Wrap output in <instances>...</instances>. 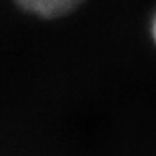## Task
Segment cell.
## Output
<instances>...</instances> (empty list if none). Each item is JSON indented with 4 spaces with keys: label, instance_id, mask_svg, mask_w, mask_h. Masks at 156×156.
I'll list each match as a JSON object with an SVG mask.
<instances>
[{
    "label": "cell",
    "instance_id": "1",
    "mask_svg": "<svg viewBox=\"0 0 156 156\" xmlns=\"http://www.w3.org/2000/svg\"><path fill=\"white\" fill-rule=\"evenodd\" d=\"M80 5L76 0H24L19 2V8L35 18L53 21L72 15Z\"/></svg>",
    "mask_w": 156,
    "mask_h": 156
},
{
    "label": "cell",
    "instance_id": "2",
    "mask_svg": "<svg viewBox=\"0 0 156 156\" xmlns=\"http://www.w3.org/2000/svg\"><path fill=\"white\" fill-rule=\"evenodd\" d=\"M148 32H150V38H151V43L156 48V10L151 13V18H150V23H148Z\"/></svg>",
    "mask_w": 156,
    "mask_h": 156
}]
</instances>
